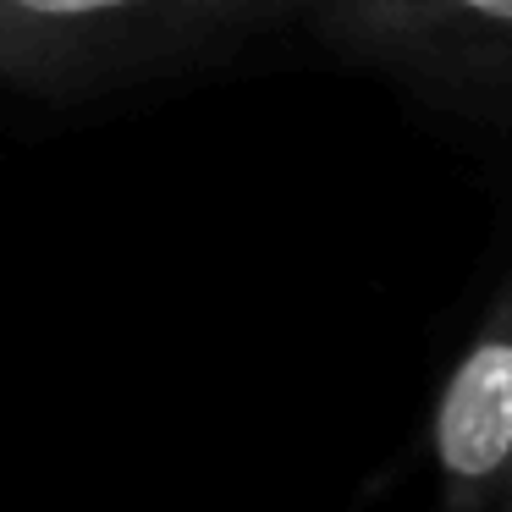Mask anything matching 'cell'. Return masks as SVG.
Wrapping results in <instances>:
<instances>
[{"instance_id": "4", "label": "cell", "mask_w": 512, "mask_h": 512, "mask_svg": "<svg viewBox=\"0 0 512 512\" xmlns=\"http://www.w3.org/2000/svg\"><path fill=\"white\" fill-rule=\"evenodd\" d=\"M496 512H512V496H501V507Z\"/></svg>"}, {"instance_id": "3", "label": "cell", "mask_w": 512, "mask_h": 512, "mask_svg": "<svg viewBox=\"0 0 512 512\" xmlns=\"http://www.w3.org/2000/svg\"><path fill=\"white\" fill-rule=\"evenodd\" d=\"M430 457L441 512H496L512 490V276L435 397Z\"/></svg>"}, {"instance_id": "2", "label": "cell", "mask_w": 512, "mask_h": 512, "mask_svg": "<svg viewBox=\"0 0 512 512\" xmlns=\"http://www.w3.org/2000/svg\"><path fill=\"white\" fill-rule=\"evenodd\" d=\"M320 34L441 100L512 105V0H314Z\"/></svg>"}, {"instance_id": "5", "label": "cell", "mask_w": 512, "mask_h": 512, "mask_svg": "<svg viewBox=\"0 0 512 512\" xmlns=\"http://www.w3.org/2000/svg\"><path fill=\"white\" fill-rule=\"evenodd\" d=\"M507 496H512V490H507Z\"/></svg>"}, {"instance_id": "1", "label": "cell", "mask_w": 512, "mask_h": 512, "mask_svg": "<svg viewBox=\"0 0 512 512\" xmlns=\"http://www.w3.org/2000/svg\"><path fill=\"white\" fill-rule=\"evenodd\" d=\"M281 0H0V83L100 89L259 23Z\"/></svg>"}]
</instances>
